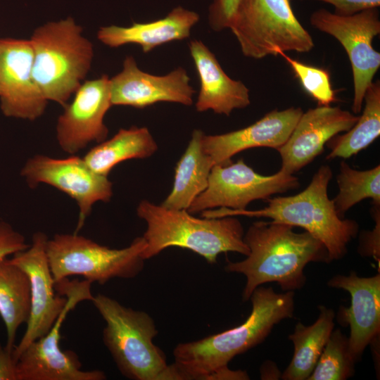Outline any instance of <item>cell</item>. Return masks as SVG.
Wrapping results in <instances>:
<instances>
[{
  "label": "cell",
  "instance_id": "obj_1",
  "mask_svg": "<svg viewBox=\"0 0 380 380\" xmlns=\"http://www.w3.org/2000/svg\"><path fill=\"white\" fill-rule=\"evenodd\" d=\"M250 300L252 310L241 325L203 338L178 343L170 365V380L248 379L244 371L228 368L236 355L260 344L281 320L293 316V291L276 293L257 287Z\"/></svg>",
  "mask_w": 380,
  "mask_h": 380
},
{
  "label": "cell",
  "instance_id": "obj_2",
  "mask_svg": "<svg viewBox=\"0 0 380 380\" xmlns=\"http://www.w3.org/2000/svg\"><path fill=\"white\" fill-rule=\"evenodd\" d=\"M289 224L272 221L253 222L243 236L250 253L239 262H228L224 270L246 278L242 298L250 299L263 284L277 283L284 291L301 289L304 268L311 262H329L324 245L305 231L297 233Z\"/></svg>",
  "mask_w": 380,
  "mask_h": 380
},
{
  "label": "cell",
  "instance_id": "obj_3",
  "mask_svg": "<svg viewBox=\"0 0 380 380\" xmlns=\"http://www.w3.org/2000/svg\"><path fill=\"white\" fill-rule=\"evenodd\" d=\"M332 177L329 165H322L303 191L290 196L269 199L268 205L259 210L219 208L203 211L208 218L226 216L268 217L272 222L300 227L320 241L327 248L329 262L342 258L347 245L357 235L358 224L338 216L333 200L327 194Z\"/></svg>",
  "mask_w": 380,
  "mask_h": 380
},
{
  "label": "cell",
  "instance_id": "obj_4",
  "mask_svg": "<svg viewBox=\"0 0 380 380\" xmlns=\"http://www.w3.org/2000/svg\"><path fill=\"white\" fill-rule=\"evenodd\" d=\"M137 214L147 224L142 236L146 242L144 260L172 246L191 250L210 264L222 253H250L242 224L235 216L198 218L186 210L166 208L147 200L139 202Z\"/></svg>",
  "mask_w": 380,
  "mask_h": 380
},
{
  "label": "cell",
  "instance_id": "obj_5",
  "mask_svg": "<svg viewBox=\"0 0 380 380\" xmlns=\"http://www.w3.org/2000/svg\"><path fill=\"white\" fill-rule=\"evenodd\" d=\"M70 17L38 27L29 39L34 54L32 72L47 101L61 106L89 72L94 46Z\"/></svg>",
  "mask_w": 380,
  "mask_h": 380
},
{
  "label": "cell",
  "instance_id": "obj_6",
  "mask_svg": "<svg viewBox=\"0 0 380 380\" xmlns=\"http://www.w3.org/2000/svg\"><path fill=\"white\" fill-rule=\"evenodd\" d=\"M91 301L105 321L103 344L122 375L132 380H167L169 365L153 343L158 331L152 317L102 293Z\"/></svg>",
  "mask_w": 380,
  "mask_h": 380
},
{
  "label": "cell",
  "instance_id": "obj_7",
  "mask_svg": "<svg viewBox=\"0 0 380 380\" xmlns=\"http://www.w3.org/2000/svg\"><path fill=\"white\" fill-rule=\"evenodd\" d=\"M229 29L243 55L254 59L286 51L307 53L315 46L290 0H239Z\"/></svg>",
  "mask_w": 380,
  "mask_h": 380
},
{
  "label": "cell",
  "instance_id": "obj_8",
  "mask_svg": "<svg viewBox=\"0 0 380 380\" xmlns=\"http://www.w3.org/2000/svg\"><path fill=\"white\" fill-rule=\"evenodd\" d=\"M146 247L143 236L115 249L74 232L55 234L48 239L46 250L55 283L78 275L91 284H104L113 278L137 277L144 267L141 254Z\"/></svg>",
  "mask_w": 380,
  "mask_h": 380
},
{
  "label": "cell",
  "instance_id": "obj_9",
  "mask_svg": "<svg viewBox=\"0 0 380 380\" xmlns=\"http://www.w3.org/2000/svg\"><path fill=\"white\" fill-rule=\"evenodd\" d=\"M56 289L65 295L68 302L50 330L33 341L20 355L17 380H104L101 370L85 371L77 355L63 350L60 346L61 329L68 312L83 300H91V283L87 280L63 279L56 283Z\"/></svg>",
  "mask_w": 380,
  "mask_h": 380
},
{
  "label": "cell",
  "instance_id": "obj_10",
  "mask_svg": "<svg viewBox=\"0 0 380 380\" xmlns=\"http://www.w3.org/2000/svg\"><path fill=\"white\" fill-rule=\"evenodd\" d=\"M311 25L336 39L349 58L353 78V112H361L364 96L380 67V53L372 42L380 33L377 8L349 16H341L321 8L310 18Z\"/></svg>",
  "mask_w": 380,
  "mask_h": 380
},
{
  "label": "cell",
  "instance_id": "obj_11",
  "mask_svg": "<svg viewBox=\"0 0 380 380\" xmlns=\"http://www.w3.org/2000/svg\"><path fill=\"white\" fill-rule=\"evenodd\" d=\"M299 179L293 175L279 170L264 176L255 172L243 159L236 163L215 165L211 170L206 189L187 209L191 214L219 208L246 209L250 203L269 199L299 186Z\"/></svg>",
  "mask_w": 380,
  "mask_h": 380
},
{
  "label": "cell",
  "instance_id": "obj_12",
  "mask_svg": "<svg viewBox=\"0 0 380 380\" xmlns=\"http://www.w3.org/2000/svg\"><path fill=\"white\" fill-rule=\"evenodd\" d=\"M20 175L30 188L46 184L75 200L79 208L75 233L82 228L95 203L109 202L113 196V184L108 176L95 172L83 158L74 155L65 158L33 156L25 162Z\"/></svg>",
  "mask_w": 380,
  "mask_h": 380
},
{
  "label": "cell",
  "instance_id": "obj_13",
  "mask_svg": "<svg viewBox=\"0 0 380 380\" xmlns=\"http://www.w3.org/2000/svg\"><path fill=\"white\" fill-rule=\"evenodd\" d=\"M49 238L42 232L32 236V243L13 255L11 260L28 276L31 290V310L25 331L13 350L17 362L21 353L35 340L44 336L52 327L68 302L65 295L56 292L47 255Z\"/></svg>",
  "mask_w": 380,
  "mask_h": 380
},
{
  "label": "cell",
  "instance_id": "obj_14",
  "mask_svg": "<svg viewBox=\"0 0 380 380\" xmlns=\"http://www.w3.org/2000/svg\"><path fill=\"white\" fill-rule=\"evenodd\" d=\"M73 95L72 101L63 106L56 128L60 148L70 155L106 139L108 129L104 118L112 106L110 77L103 75L84 81Z\"/></svg>",
  "mask_w": 380,
  "mask_h": 380
},
{
  "label": "cell",
  "instance_id": "obj_15",
  "mask_svg": "<svg viewBox=\"0 0 380 380\" xmlns=\"http://www.w3.org/2000/svg\"><path fill=\"white\" fill-rule=\"evenodd\" d=\"M33 49L29 39H0V108L8 118L35 120L48 101L33 76Z\"/></svg>",
  "mask_w": 380,
  "mask_h": 380
},
{
  "label": "cell",
  "instance_id": "obj_16",
  "mask_svg": "<svg viewBox=\"0 0 380 380\" xmlns=\"http://www.w3.org/2000/svg\"><path fill=\"white\" fill-rule=\"evenodd\" d=\"M112 106L144 108L158 102L191 106L194 89L186 70L178 67L165 75L141 70L134 58L127 56L122 70L110 78Z\"/></svg>",
  "mask_w": 380,
  "mask_h": 380
},
{
  "label": "cell",
  "instance_id": "obj_17",
  "mask_svg": "<svg viewBox=\"0 0 380 380\" xmlns=\"http://www.w3.org/2000/svg\"><path fill=\"white\" fill-rule=\"evenodd\" d=\"M358 119L338 106H318L303 113L287 141L277 149L280 170L293 175L320 154L329 140L348 131Z\"/></svg>",
  "mask_w": 380,
  "mask_h": 380
},
{
  "label": "cell",
  "instance_id": "obj_18",
  "mask_svg": "<svg viewBox=\"0 0 380 380\" xmlns=\"http://www.w3.org/2000/svg\"><path fill=\"white\" fill-rule=\"evenodd\" d=\"M327 284L350 295V306L341 307L337 319L341 324L350 327L349 349L357 361L379 334L380 274L362 277L353 271L349 275L333 277Z\"/></svg>",
  "mask_w": 380,
  "mask_h": 380
},
{
  "label": "cell",
  "instance_id": "obj_19",
  "mask_svg": "<svg viewBox=\"0 0 380 380\" xmlns=\"http://www.w3.org/2000/svg\"><path fill=\"white\" fill-rule=\"evenodd\" d=\"M303 113L300 108L275 109L246 127L220 134H204L203 148L215 165L229 163L235 154L251 148L277 150L287 141Z\"/></svg>",
  "mask_w": 380,
  "mask_h": 380
},
{
  "label": "cell",
  "instance_id": "obj_20",
  "mask_svg": "<svg viewBox=\"0 0 380 380\" xmlns=\"http://www.w3.org/2000/svg\"><path fill=\"white\" fill-rule=\"evenodd\" d=\"M189 49L200 83L195 104L198 112L210 110L229 116L234 110L250 105L248 88L226 74L215 54L202 41L191 40Z\"/></svg>",
  "mask_w": 380,
  "mask_h": 380
},
{
  "label": "cell",
  "instance_id": "obj_21",
  "mask_svg": "<svg viewBox=\"0 0 380 380\" xmlns=\"http://www.w3.org/2000/svg\"><path fill=\"white\" fill-rule=\"evenodd\" d=\"M198 20L197 13L177 6L165 18L149 23H133L127 27H101L97 39L110 48L137 44L147 53L160 45L189 37L192 27Z\"/></svg>",
  "mask_w": 380,
  "mask_h": 380
},
{
  "label": "cell",
  "instance_id": "obj_22",
  "mask_svg": "<svg viewBox=\"0 0 380 380\" xmlns=\"http://www.w3.org/2000/svg\"><path fill=\"white\" fill-rule=\"evenodd\" d=\"M203 134L201 129L193 131L188 146L177 164L172 189L160 204L162 206L187 210L194 199L206 189L215 164L203 148Z\"/></svg>",
  "mask_w": 380,
  "mask_h": 380
},
{
  "label": "cell",
  "instance_id": "obj_23",
  "mask_svg": "<svg viewBox=\"0 0 380 380\" xmlns=\"http://www.w3.org/2000/svg\"><path fill=\"white\" fill-rule=\"evenodd\" d=\"M158 149V145L146 127L132 126L120 129L110 139L98 143L83 157L95 172L108 176L118 164L129 159L146 158Z\"/></svg>",
  "mask_w": 380,
  "mask_h": 380
},
{
  "label": "cell",
  "instance_id": "obj_24",
  "mask_svg": "<svg viewBox=\"0 0 380 380\" xmlns=\"http://www.w3.org/2000/svg\"><path fill=\"white\" fill-rule=\"evenodd\" d=\"M319 309V317L312 324L305 326L298 322L293 333L289 336L294 352L281 374L282 379L306 380L312 374L334 327V310L323 305Z\"/></svg>",
  "mask_w": 380,
  "mask_h": 380
},
{
  "label": "cell",
  "instance_id": "obj_25",
  "mask_svg": "<svg viewBox=\"0 0 380 380\" xmlns=\"http://www.w3.org/2000/svg\"><path fill=\"white\" fill-rule=\"evenodd\" d=\"M31 310L30 283L26 272L6 258L0 260V316L6 329V348L13 353L17 330Z\"/></svg>",
  "mask_w": 380,
  "mask_h": 380
},
{
  "label": "cell",
  "instance_id": "obj_26",
  "mask_svg": "<svg viewBox=\"0 0 380 380\" xmlns=\"http://www.w3.org/2000/svg\"><path fill=\"white\" fill-rule=\"evenodd\" d=\"M361 116L346 133L336 135L326 144L331 151L327 159L348 158L369 146L380 135V82L370 84L364 96Z\"/></svg>",
  "mask_w": 380,
  "mask_h": 380
},
{
  "label": "cell",
  "instance_id": "obj_27",
  "mask_svg": "<svg viewBox=\"0 0 380 380\" xmlns=\"http://www.w3.org/2000/svg\"><path fill=\"white\" fill-rule=\"evenodd\" d=\"M338 193L333 199L339 217L365 198H372L373 204H380V166L367 170H357L346 162L340 164L337 176Z\"/></svg>",
  "mask_w": 380,
  "mask_h": 380
},
{
  "label": "cell",
  "instance_id": "obj_28",
  "mask_svg": "<svg viewBox=\"0 0 380 380\" xmlns=\"http://www.w3.org/2000/svg\"><path fill=\"white\" fill-rule=\"evenodd\" d=\"M356 360L348 338L340 329L333 331L308 380H345L355 372Z\"/></svg>",
  "mask_w": 380,
  "mask_h": 380
},
{
  "label": "cell",
  "instance_id": "obj_29",
  "mask_svg": "<svg viewBox=\"0 0 380 380\" xmlns=\"http://www.w3.org/2000/svg\"><path fill=\"white\" fill-rule=\"evenodd\" d=\"M280 55L289 63L303 89L317 101L318 106H328L336 101L327 70L303 63L285 53Z\"/></svg>",
  "mask_w": 380,
  "mask_h": 380
},
{
  "label": "cell",
  "instance_id": "obj_30",
  "mask_svg": "<svg viewBox=\"0 0 380 380\" xmlns=\"http://www.w3.org/2000/svg\"><path fill=\"white\" fill-rule=\"evenodd\" d=\"M239 0H214L209 8L208 22L215 32L229 28V22Z\"/></svg>",
  "mask_w": 380,
  "mask_h": 380
},
{
  "label": "cell",
  "instance_id": "obj_31",
  "mask_svg": "<svg viewBox=\"0 0 380 380\" xmlns=\"http://www.w3.org/2000/svg\"><path fill=\"white\" fill-rule=\"evenodd\" d=\"M28 246L23 234L9 224L0 222V260L25 250Z\"/></svg>",
  "mask_w": 380,
  "mask_h": 380
},
{
  "label": "cell",
  "instance_id": "obj_32",
  "mask_svg": "<svg viewBox=\"0 0 380 380\" xmlns=\"http://www.w3.org/2000/svg\"><path fill=\"white\" fill-rule=\"evenodd\" d=\"M334 6L335 14L349 16L359 12L379 6L380 0H317Z\"/></svg>",
  "mask_w": 380,
  "mask_h": 380
},
{
  "label": "cell",
  "instance_id": "obj_33",
  "mask_svg": "<svg viewBox=\"0 0 380 380\" xmlns=\"http://www.w3.org/2000/svg\"><path fill=\"white\" fill-rule=\"evenodd\" d=\"M374 209L372 213L376 221V226L372 232H368L367 236H365L362 253L367 255H373L379 260V205L373 204Z\"/></svg>",
  "mask_w": 380,
  "mask_h": 380
},
{
  "label": "cell",
  "instance_id": "obj_34",
  "mask_svg": "<svg viewBox=\"0 0 380 380\" xmlns=\"http://www.w3.org/2000/svg\"><path fill=\"white\" fill-rule=\"evenodd\" d=\"M16 364L13 353L0 343V380H17Z\"/></svg>",
  "mask_w": 380,
  "mask_h": 380
}]
</instances>
